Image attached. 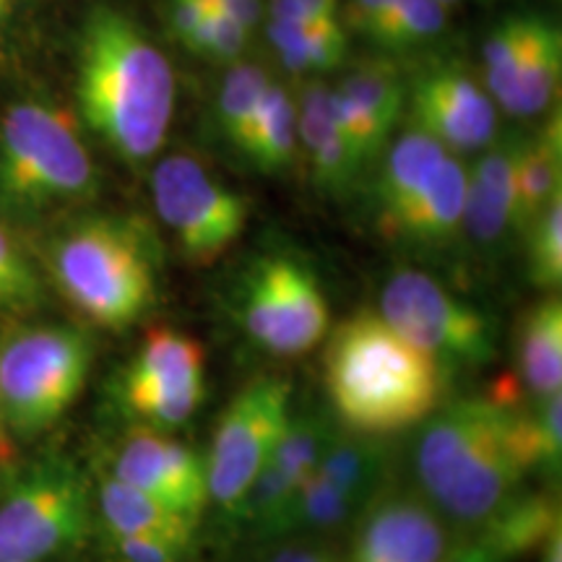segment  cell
<instances>
[{"mask_svg": "<svg viewBox=\"0 0 562 562\" xmlns=\"http://www.w3.org/2000/svg\"><path fill=\"white\" fill-rule=\"evenodd\" d=\"M414 476L419 495L448 524L480 529L521 492L516 406L469 396L435 409L414 440Z\"/></svg>", "mask_w": 562, "mask_h": 562, "instance_id": "1", "label": "cell"}, {"mask_svg": "<svg viewBox=\"0 0 562 562\" xmlns=\"http://www.w3.org/2000/svg\"><path fill=\"white\" fill-rule=\"evenodd\" d=\"M79 108L91 131L128 165L165 146L175 115L167 55L123 13H91L79 47Z\"/></svg>", "mask_w": 562, "mask_h": 562, "instance_id": "2", "label": "cell"}, {"mask_svg": "<svg viewBox=\"0 0 562 562\" xmlns=\"http://www.w3.org/2000/svg\"><path fill=\"white\" fill-rule=\"evenodd\" d=\"M326 391L349 432L393 435L438 409L442 370L375 311H360L328 336Z\"/></svg>", "mask_w": 562, "mask_h": 562, "instance_id": "3", "label": "cell"}, {"mask_svg": "<svg viewBox=\"0 0 562 562\" xmlns=\"http://www.w3.org/2000/svg\"><path fill=\"white\" fill-rule=\"evenodd\" d=\"M47 261L68 305L108 331H125L157 302L159 243L136 216L76 222L53 243Z\"/></svg>", "mask_w": 562, "mask_h": 562, "instance_id": "4", "label": "cell"}, {"mask_svg": "<svg viewBox=\"0 0 562 562\" xmlns=\"http://www.w3.org/2000/svg\"><path fill=\"white\" fill-rule=\"evenodd\" d=\"M97 170L68 112L19 102L0 117V203L37 214L87 201Z\"/></svg>", "mask_w": 562, "mask_h": 562, "instance_id": "5", "label": "cell"}, {"mask_svg": "<svg viewBox=\"0 0 562 562\" xmlns=\"http://www.w3.org/2000/svg\"><path fill=\"white\" fill-rule=\"evenodd\" d=\"M94 362L89 334L74 326H32L0 347V422L34 438L79 402Z\"/></svg>", "mask_w": 562, "mask_h": 562, "instance_id": "6", "label": "cell"}, {"mask_svg": "<svg viewBox=\"0 0 562 562\" xmlns=\"http://www.w3.org/2000/svg\"><path fill=\"white\" fill-rule=\"evenodd\" d=\"M381 318L438 368H482L497 355L495 326L480 307L456 297L419 269H398L381 290Z\"/></svg>", "mask_w": 562, "mask_h": 562, "instance_id": "7", "label": "cell"}, {"mask_svg": "<svg viewBox=\"0 0 562 562\" xmlns=\"http://www.w3.org/2000/svg\"><path fill=\"white\" fill-rule=\"evenodd\" d=\"M237 321L252 344L279 357L305 355L328 336L326 292L307 263L292 256H263L243 273Z\"/></svg>", "mask_w": 562, "mask_h": 562, "instance_id": "8", "label": "cell"}, {"mask_svg": "<svg viewBox=\"0 0 562 562\" xmlns=\"http://www.w3.org/2000/svg\"><path fill=\"white\" fill-rule=\"evenodd\" d=\"M91 529V497L70 461H45L0 503V562H45L81 544Z\"/></svg>", "mask_w": 562, "mask_h": 562, "instance_id": "9", "label": "cell"}, {"mask_svg": "<svg viewBox=\"0 0 562 562\" xmlns=\"http://www.w3.org/2000/svg\"><path fill=\"white\" fill-rule=\"evenodd\" d=\"M151 201L182 256L199 266L224 256L248 224V201L188 154H172L154 167Z\"/></svg>", "mask_w": 562, "mask_h": 562, "instance_id": "10", "label": "cell"}, {"mask_svg": "<svg viewBox=\"0 0 562 562\" xmlns=\"http://www.w3.org/2000/svg\"><path fill=\"white\" fill-rule=\"evenodd\" d=\"M292 417V385L258 378L222 412L206 453L209 503L232 516Z\"/></svg>", "mask_w": 562, "mask_h": 562, "instance_id": "11", "label": "cell"}, {"mask_svg": "<svg viewBox=\"0 0 562 562\" xmlns=\"http://www.w3.org/2000/svg\"><path fill=\"white\" fill-rule=\"evenodd\" d=\"M206 396V355L193 336L157 326L146 334L121 381V402L138 425L170 432Z\"/></svg>", "mask_w": 562, "mask_h": 562, "instance_id": "12", "label": "cell"}, {"mask_svg": "<svg viewBox=\"0 0 562 562\" xmlns=\"http://www.w3.org/2000/svg\"><path fill=\"white\" fill-rule=\"evenodd\" d=\"M344 562H440L456 537L417 490H378L355 521Z\"/></svg>", "mask_w": 562, "mask_h": 562, "instance_id": "13", "label": "cell"}, {"mask_svg": "<svg viewBox=\"0 0 562 562\" xmlns=\"http://www.w3.org/2000/svg\"><path fill=\"white\" fill-rule=\"evenodd\" d=\"M112 476L193 521H201L209 505L206 456L151 427L136 425L125 435Z\"/></svg>", "mask_w": 562, "mask_h": 562, "instance_id": "14", "label": "cell"}, {"mask_svg": "<svg viewBox=\"0 0 562 562\" xmlns=\"http://www.w3.org/2000/svg\"><path fill=\"white\" fill-rule=\"evenodd\" d=\"M412 121L448 151H482L497 136V104L472 76L432 70L414 83Z\"/></svg>", "mask_w": 562, "mask_h": 562, "instance_id": "15", "label": "cell"}, {"mask_svg": "<svg viewBox=\"0 0 562 562\" xmlns=\"http://www.w3.org/2000/svg\"><path fill=\"white\" fill-rule=\"evenodd\" d=\"M334 425L318 412L292 414L269 461L243 495L232 518L258 531L284 508L302 482L318 467L334 438Z\"/></svg>", "mask_w": 562, "mask_h": 562, "instance_id": "16", "label": "cell"}, {"mask_svg": "<svg viewBox=\"0 0 562 562\" xmlns=\"http://www.w3.org/2000/svg\"><path fill=\"white\" fill-rule=\"evenodd\" d=\"M336 112L364 165L385 149L404 112V83L389 66H364L334 89Z\"/></svg>", "mask_w": 562, "mask_h": 562, "instance_id": "17", "label": "cell"}, {"mask_svg": "<svg viewBox=\"0 0 562 562\" xmlns=\"http://www.w3.org/2000/svg\"><path fill=\"white\" fill-rule=\"evenodd\" d=\"M521 140L492 144L467 172L463 229L482 248H495L508 237L516 211V154Z\"/></svg>", "mask_w": 562, "mask_h": 562, "instance_id": "18", "label": "cell"}, {"mask_svg": "<svg viewBox=\"0 0 562 562\" xmlns=\"http://www.w3.org/2000/svg\"><path fill=\"white\" fill-rule=\"evenodd\" d=\"M297 136L321 191L344 193L362 172L364 161L344 131L334 89L311 87L297 108Z\"/></svg>", "mask_w": 562, "mask_h": 562, "instance_id": "19", "label": "cell"}, {"mask_svg": "<svg viewBox=\"0 0 562 562\" xmlns=\"http://www.w3.org/2000/svg\"><path fill=\"white\" fill-rule=\"evenodd\" d=\"M467 170L448 154L417 199L385 227L383 235L417 248H446L463 232Z\"/></svg>", "mask_w": 562, "mask_h": 562, "instance_id": "20", "label": "cell"}, {"mask_svg": "<svg viewBox=\"0 0 562 562\" xmlns=\"http://www.w3.org/2000/svg\"><path fill=\"white\" fill-rule=\"evenodd\" d=\"M518 385L533 402L562 389V302L550 294L524 313L516 331Z\"/></svg>", "mask_w": 562, "mask_h": 562, "instance_id": "21", "label": "cell"}, {"mask_svg": "<svg viewBox=\"0 0 562 562\" xmlns=\"http://www.w3.org/2000/svg\"><path fill=\"white\" fill-rule=\"evenodd\" d=\"M448 154L451 151L446 146H440L432 136L417 128L396 138V144L389 149V157H385L381 178L375 182L378 224L383 232L417 199Z\"/></svg>", "mask_w": 562, "mask_h": 562, "instance_id": "22", "label": "cell"}, {"mask_svg": "<svg viewBox=\"0 0 562 562\" xmlns=\"http://www.w3.org/2000/svg\"><path fill=\"white\" fill-rule=\"evenodd\" d=\"M562 37L550 21L533 19L529 40L518 60L516 74L501 97V108L516 117H533L550 110L560 89Z\"/></svg>", "mask_w": 562, "mask_h": 562, "instance_id": "23", "label": "cell"}, {"mask_svg": "<svg viewBox=\"0 0 562 562\" xmlns=\"http://www.w3.org/2000/svg\"><path fill=\"white\" fill-rule=\"evenodd\" d=\"M562 125L560 112L547 121L529 140L518 144L516 154V211L513 227H526L562 195Z\"/></svg>", "mask_w": 562, "mask_h": 562, "instance_id": "24", "label": "cell"}, {"mask_svg": "<svg viewBox=\"0 0 562 562\" xmlns=\"http://www.w3.org/2000/svg\"><path fill=\"white\" fill-rule=\"evenodd\" d=\"M558 529H562L558 495H552V492H516L474 533H480L505 562H516L526 554L539 552V547Z\"/></svg>", "mask_w": 562, "mask_h": 562, "instance_id": "25", "label": "cell"}, {"mask_svg": "<svg viewBox=\"0 0 562 562\" xmlns=\"http://www.w3.org/2000/svg\"><path fill=\"white\" fill-rule=\"evenodd\" d=\"M100 516L108 537H172L193 542L199 521L182 516L157 497L146 495L131 484L108 476L100 487Z\"/></svg>", "mask_w": 562, "mask_h": 562, "instance_id": "26", "label": "cell"}, {"mask_svg": "<svg viewBox=\"0 0 562 562\" xmlns=\"http://www.w3.org/2000/svg\"><path fill=\"white\" fill-rule=\"evenodd\" d=\"M297 104L290 91L271 83L252 117L240 151L261 172H284L297 159Z\"/></svg>", "mask_w": 562, "mask_h": 562, "instance_id": "27", "label": "cell"}, {"mask_svg": "<svg viewBox=\"0 0 562 562\" xmlns=\"http://www.w3.org/2000/svg\"><path fill=\"white\" fill-rule=\"evenodd\" d=\"M269 40L284 68L294 74L331 70L347 55V34L339 19L315 21V24L269 21Z\"/></svg>", "mask_w": 562, "mask_h": 562, "instance_id": "28", "label": "cell"}, {"mask_svg": "<svg viewBox=\"0 0 562 562\" xmlns=\"http://www.w3.org/2000/svg\"><path fill=\"white\" fill-rule=\"evenodd\" d=\"M516 442L526 474L558 476L562 461V396L539 398L531 409H516Z\"/></svg>", "mask_w": 562, "mask_h": 562, "instance_id": "29", "label": "cell"}, {"mask_svg": "<svg viewBox=\"0 0 562 562\" xmlns=\"http://www.w3.org/2000/svg\"><path fill=\"white\" fill-rule=\"evenodd\" d=\"M269 87V74H266L263 68L252 66V63H237V66L224 76L220 100H216V117H220V128L224 133V138H227L235 149L243 146L245 133H248L252 117H256L258 108H261Z\"/></svg>", "mask_w": 562, "mask_h": 562, "instance_id": "30", "label": "cell"}, {"mask_svg": "<svg viewBox=\"0 0 562 562\" xmlns=\"http://www.w3.org/2000/svg\"><path fill=\"white\" fill-rule=\"evenodd\" d=\"M529 279L539 290H558L562 281V195L550 201L542 214L526 227Z\"/></svg>", "mask_w": 562, "mask_h": 562, "instance_id": "31", "label": "cell"}, {"mask_svg": "<svg viewBox=\"0 0 562 562\" xmlns=\"http://www.w3.org/2000/svg\"><path fill=\"white\" fill-rule=\"evenodd\" d=\"M442 26H446V5L440 0H393L372 37L389 47H409L435 37Z\"/></svg>", "mask_w": 562, "mask_h": 562, "instance_id": "32", "label": "cell"}, {"mask_svg": "<svg viewBox=\"0 0 562 562\" xmlns=\"http://www.w3.org/2000/svg\"><path fill=\"white\" fill-rule=\"evenodd\" d=\"M531 24L533 19H508L490 34L487 42H484V83H487L490 97L495 100V104L501 102L513 74H516L526 40H529Z\"/></svg>", "mask_w": 562, "mask_h": 562, "instance_id": "33", "label": "cell"}, {"mask_svg": "<svg viewBox=\"0 0 562 562\" xmlns=\"http://www.w3.org/2000/svg\"><path fill=\"white\" fill-rule=\"evenodd\" d=\"M42 281L21 250L16 237L0 224V311H24L37 305Z\"/></svg>", "mask_w": 562, "mask_h": 562, "instance_id": "34", "label": "cell"}, {"mask_svg": "<svg viewBox=\"0 0 562 562\" xmlns=\"http://www.w3.org/2000/svg\"><path fill=\"white\" fill-rule=\"evenodd\" d=\"M250 32L243 30L235 19L220 9H211V13L203 19V24L195 30L191 40L186 42L195 53L206 55L214 60H237L248 45Z\"/></svg>", "mask_w": 562, "mask_h": 562, "instance_id": "35", "label": "cell"}, {"mask_svg": "<svg viewBox=\"0 0 562 562\" xmlns=\"http://www.w3.org/2000/svg\"><path fill=\"white\" fill-rule=\"evenodd\" d=\"M110 550L117 562H186L193 542L172 537H110Z\"/></svg>", "mask_w": 562, "mask_h": 562, "instance_id": "36", "label": "cell"}, {"mask_svg": "<svg viewBox=\"0 0 562 562\" xmlns=\"http://www.w3.org/2000/svg\"><path fill=\"white\" fill-rule=\"evenodd\" d=\"M211 0H172V11H170V21L172 30L182 42H188L195 34V30L203 24V19L209 16Z\"/></svg>", "mask_w": 562, "mask_h": 562, "instance_id": "37", "label": "cell"}, {"mask_svg": "<svg viewBox=\"0 0 562 562\" xmlns=\"http://www.w3.org/2000/svg\"><path fill=\"white\" fill-rule=\"evenodd\" d=\"M440 562H505L492 547L484 542L480 533H463L453 542L446 558Z\"/></svg>", "mask_w": 562, "mask_h": 562, "instance_id": "38", "label": "cell"}, {"mask_svg": "<svg viewBox=\"0 0 562 562\" xmlns=\"http://www.w3.org/2000/svg\"><path fill=\"white\" fill-rule=\"evenodd\" d=\"M263 562H344L331 547L321 542H294L269 554Z\"/></svg>", "mask_w": 562, "mask_h": 562, "instance_id": "39", "label": "cell"}, {"mask_svg": "<svg viewBox=\"0 0 562 562\" xmlns=\"http://www.w3.org/2000/svg\"><path fill=\"white\" fill-rule=\"evenodd\" d=\"M211 5L227 13L229 19H235L248 32L256 30L258 21L263 16L261 0H211Z\"/></svg>", "mask_w": 562, "mask_h": 562, "instance_id": "40", "label": "cell"}, {"mask_svg": "<svg viewBox=\"0 0 562 562\" xmlns=\"http://www.w3.org/2000/svg\"><path fill=\"white\" fill-rule=\"evenodd\" d=\"M391 5L393 0H351V19H355V24L360 26L362 32H368L372 37Z\"/></svg>", "mask_w": 562, "mask_h": 562, "instance_id": "41", "label": "cell"}, {"mask_svg": "<svg viewBox=\"0 0 562 562\" xmlns=\"http://www.w3.org/2000/svg\"><path fill=\"white\" fill-rule=\"evenodd\" d=\"M313 21H336L339 19V0H297Z\"/></svg>", "mask_w": 562, "mask_h": 562, "instance_id": "42", "label": "cell"}, {"mask_svg": "<svg viewBox=\"0 0 562 562\" xmlns=\"http://www.w3.org/2000/svg\"><path fill=\"white\" fill-rule=\"evenodd\" d=\"M539 562H562V529L552 531L550 539L539 547Z\"/></svg>", "mask_w": 562, "mask_h": 562, "instance_id": "43", "label": "cell"}, {"mask_svg": "<svg viewBox=\"0 0 562 562\" xmlns=\"http://www.w3.org/2000/svg\"><path fill=\"white\" fill-rule=\"evenodd\" d=\"M9 5H11V0H0V19H3L5 13H9Z\"/></svg>", "mask_w": 562, "mask_h": 562, "instance_id": "44", "label": "cell"}, {"mask_svg": "<svg viewBox=\"0 0 562 562\" xmlns=\"http://www.w3.org/2000/svg\"><path fill=\"white\" fill-rule=\"evenodd\" d=\"M442 5H448V3H459V0H440Z\"/></svg>", "mask_w": 562, "mask_h": 562, "instance_id": "45", "label": "cell"}]
</instances>
